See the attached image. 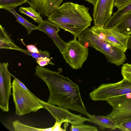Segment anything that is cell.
I'll use <instances>...</instances> for the list:
<instances>
[{"label": "cell", "mask_w": 131, "mask_h": 131, "mask_svg": "<svg viewBox=\"0 0 131 131\" xmlns=\"http://www.w3.org/2000/svg\"><path fill=\"white\" fill-rule=\"evenodd\" d=\"M131 12V2L126 5L114 13L105 25L104 28L112 29L117 24L121 17L126 14Z\"/></svg>", "instance_id": "16"}, {"label": "cell", "mask_w": 131, "mask_h": 131, "mask_svg": "<svg viewBox=\"0 0 131 131\" xmlns=\"http://www.w3.org/2000/svg\"><path fill=\"white\" fill-rule=\"evenodd\" d=\"M8 62L0 63V107L4 112L9 111V100L11 94L12 74L9 71Z\"/></svg>", "instance_id": "10"}, {"label": "cell", "mask_w": 131, "mask_h": 131, "mask_svg": "<svg viewBox=\"0 0 131 131\" xmlns=\"http://www.w3.org/2000/svg\"><path fill=\"white\" fill-rule=\"evenodd\" d=\"M115 0H97L94 5V26L104 28L112 17Z\"/></svg>", "instance_id": "11"}, {"label": "cell", "mask_w": 131, "mask_h": 131, "mask_svg": "<svg viewBox=\"0 0 131 131\" xmlns=\"http://www.w3.org/2000/svg\"><path fill=\"white\" fill-rule=\"evenodd\" d=\"M39 100L43 108L47 109L58 123H70L71 125H79L83 124L85 122H89V118L73 114L68 108L56 106L39 99Z\"/></svg>", "instance_id": "8"}, {"label": "cell", "mask_w": 131, "mask_h": 131, "mask_svg": "<svg viewBox=\"0 0 131 131\" xmlns=\"http://www.w3.org/2000/svg\"><path fill=\"white\" fill-rule=\"evenodd\" d=\"M131 2V0H115L114 6L119 9Z\"/></svg>", "instance_id": "27"}, {"label": "cell", "mask_w": 131, "mask_h": 131, "mask_svg": "<svg viewBox=\"0 0 131 131\" xmlns=\"http://www.w3.org/2000/svg\"><path fill=\"white\" fill-rule=\"evenodd\" d=\"M37 63L40 66L43 67L50 64L54 65V64L50 60V58L47 57H41L35 60Z\"/></svg>", "instance_id": "26"}, {"label": "cell", "mask_w": 131, "mask_h": 131, "mask_svg": "<svg viewBox=\"0 0 131 131\" xmlns=\"http://www.w3.org/2000/svg\"><path fill=\"white\" fill-rule=\"evenodd\" d=\"M112 29L124 35H131V12L124 15Z\"/></svg>", "instance_id": "15"}, {"label": "cell", "mask_w": 131, "mask_h": 131, "mask_svg": "<svg viewBox=\"0 0 131 131\" xmlns=\"http://www.w3.org/2000/svg\"><path fill=\"white\" fill-rule=\"evenodd\" d=\"M19 12L31 18L35 22L39 24L42 20V18L40 13L38 12L32 7H20L19 9Z\"/></svg>", "instance_id": "19"}, {"label": "cell", "mask_w": 131, "mask_h": 131, "mask_svg": "<svg viewBox=\"0 0 131 131\" xmlns=\"http://www.w3.org/2000/svg\"><path fill=\"white\" fill-rule=\"evenodd\" d=\"M13 126L14 130L17 131H44L45 128H38L23 124L18 120L13 121Z\"/></svg>", "instance_id": "21"}, {"label": "cell", "mask_w": 131, "mask_h": 131, "mask_svg": "<svg viewBox=\"0 0 131 131\" xmlns=\"http://www.w3.org/2000/svg\"><path fill=\"white\" fill-rule=\"evenodd\" d=\"M12 95L15 105V114L22 116L31 112H35L44 108L37 97L21 81L13 76Z\"/></svg>", "instance_id": "4"}, {"label": "cell", "mask_w": 131, "mask_h": 131, "mask_svg": "<svg viewBox=\"0 0 131 131\" xmlns=\"http://www.w3.org/2000/svg\"><path fill=\"white\" fill-rule=\"evenodd\" d=\"M118 129L123 131H131V118L124 121L118 125Z\"/></svg>", "instance_id": "25"}, {"label": "cell", "mask_w": 131, "mask_h": 131, "mask_svg": "<svg viewBox=\"0 0 131 131\" xmlns=\"http://www.w3.org/2000/svg\"><path fill=\"white\" fill-rule=\"evenodd\" d=\"M74 37L67 43L65 49L61 54L66 62L73 69L81 68L87 59L88 49Z\"/></svg>", "instance_id": "6"}, {"label": "cell", "mask_w": 131, "mask_h": 131, "mask_svg": "<svg viewBox=\"0 0 131 131\" xmlns=\"http://www.w3.org/2000/svg\"><path fill=\"white\" fill-rule=\"evenodd\" d=\"M128 49L131 50V36L129 38L128 43Z\"/></svg>", "instance_id": "31"}, {"label": "cell", "mask_w": 131, "mask_h": 131, "mask_svg": "<svg viewBox=\"0 0 131 131\" xmlns=\"http://www.w3.org/2000/svg\"><path fill=\"white\" fill-rule=\"evenodd\" d=\"M0 49L19 51L21 48L16 45L5 28L0 24Z\"/></svg>", "instance_id": "17"}, {"label": "cell", "mask_w": 131, "mask_h": 131, "mask_svg": "<svg viewBox=\"0 0 131 131\" xmlns=\"http://www.w3.org/2000/svg\"><path fill=\"white\" fill-rule=\"evenodd\" d=\"M90 28L100 38L119 49L124 52L130 36L124 35L112 29H106L93 26Z\"/></svg>", "instance_id": "9"}, {"label": "cell", "mask_w": 131, "mask_h": 131, "mask_svg": "<svg viewBox=\"0 0 131 131\" xmlns=\"http://www.w3.org/2000/svg\"><path fill=\"white\" fill-rule=\"evenodd\" d=\"M63 0H28L27 3L43 17H49Z\"/></svg>", "instance_id": "13"}, {"label": "cell", "mask_w": 131, "mask_h": 131, "mask_svg": "<svg viewBox=\"0 0 131 131\" xmlns=\"http://www.w3.org/2000/svg\"><path fill=\"white\" fill-rule=\"evenodd\" d=\"M37 27V30L44 32L52 39L61 53L63 52L67 43L59 36L58 33L60 30L58 26L50 21L43 20Z\"/></svg>", "instance_id": "12"}, {"label": "cell", "mask_w": 131, "mask_h": 131, "mask_svg": "<svg viewBox=\"0 0 131 131\" xmlns=\"http://www.w3.org/2000/svg\"><path fill=\"white\" fill-rule=\"evenodd\" d=\"M85 1L89 3H91L93 5H95V4L96 3L97 0H84Z\"/></svg>", "instance_id": "30"}, {"label": "cell", "mask_w": 131, "mask_h": 131, "mask_svg": "<svg viewBox=\"0 0 131 131\" xmlns=\"http://www.w3.org/2000/svg\"><path fill=\"white\" fill-rule=\"evenodd\" d=\"M28 50L31 52L36 53H39V50L34 45H29L26 46Z\"/></svg>", "instance_id": "29"}, {"label": "cell", "mask_w": 131, "mask_h": 131, "mask_svg": "<svg viewBox=\"0 0 131 131\" xmlns=\"http://www.w3.org/2000/svg\"><path fill=\"white\" fill-rule=\"evenodd\" d=\"M106 101L113 108L107 115L118 125L131 118V93L110 98Z\"/></svg>", "instance_id": "7"}, {"label": "cell", "mask_w": 131, "mask_h": 131, "mask_svg": "<svg viewBox=\"0 0 131 131\" xmlns=\"http://www.w3.org/2000/svg\"><path fill=\"white\" fill-rule=\"evenodd\" d=\"M129 93H131V83L123 79L116 83L102 84L94 89L89 96L93 101H106L110 98Z\"/></svg>", "instance_id": "5"}, {"label": "cell", "mask_w": 131, "mask_h": 131, "mask_svg": "<svg viewBox=\"0 0 131 131\" xmlns=\"http://www.w3.org/2000/svg\"><path fill=\"white\" fill-rule=\"evenodd\" d=\"M71 131H97V128L95 126L84 124L79 125H71L70 128Z\"/></svg>", "instance_id": "22"}, {"label": "cell", "mask_w": 131, "mask_h": 131, "mask_svg": "<svg viewBox=\"0 0 131 131\" xmlns=\"http://www.w3.org/2000/svg\"><path fill=\"white\" fill-rule=\"evenodd\" d=\"M121 73L124 79L131 83V64L128 63L123 64Z\"/></svg>", "instance_id": "24"}, {"label": "cell", "mask_w": 131, "mask_h": 131, "mask_svg": "<svg viewBox=\"0 0 131 131\" xmlns=\"http://www.w3.org/2000/svg\"><path fill=\"white\" fill-rule=\"evenodd\" d=\"M39 50V53L32 52L28 50L24 49L21 48L19 49V51L22 52L33 57L35 58V60L41 57H47L50 58V54L48 51H42L41 50Z\"/></svg>", "instance_id": "23"}, {"label": "cell", "mask_w": 131, "mask_h": 131, "mask_svg": "<svg viewBox=\"0 0 131 131\" xmlns=\"http://www.w3.org/2000/svg\"><path fill=\"white\" fill-rule=\"evenodd\" d=\"M28 0H0V8L8 9L15 8L27 3Z\"/></svg>", "instance_id": "20"}, {"label": "cell", "mask_w": 131, "mask_h": 131, "mask_svg": "<svg viewBox=\"0 0 131 131\" xmlns=\"http://www.w3.org/2000/svg\"><path fill=\"white\" fill-rule=\"evenodd\" d=\"M35 74L44 81L49 91L47 102L69 109L88 116L80 94L79 86L59 72L38 65Z\"/></svg>", "instance_id": "1"}, {"label": "cell", "mask_w": 131, "mask_h": 131, "mask_svg": "<svg viewBox=\"0 0 131 131\" xmlns=\"http://www.w3.org/2000/svg\"><path fill=\"white\" fill-rule=\"evenodd\" d=\"M89 122L98 125L101 130L108 128L111 130L118 129L119 125L110 117L107 116L92 115L89 114Z\"/></svg>", "instance_id": "14"}, {"label": "cell", "mask_w": 131, "mask_h": 131, "mask_svg": "<svg viewBox=\"0 0 131 131\" xmlns=\"http://www.w3.org/2000/svg\"><path fill=\"white\" fill-rule=\"evenodd\" d=\"M89 10L83 5L63 3L47 19L77 38L91 25L93 19Z\"/></svg>", "instance_id": "2"}, {"label": "cell", "mask_w": 131, "mask_h": 131, "mask_svg": "<svg viewBox=\"0 0 131 131\" xmlns=\"http://www.w3.org/2000/svg\"><path fill=\"white\" fill-rule=\"evenodd\" d=\"M62 124L56 121L54 126L52 127V131H64L66 130L61 127Z\"/></svg>", "instance_id": "28"}, {"label": "cell", "mask_w": 131, "mask_h": 131, "mask_svg": "<svg viewBox=\"0 0 131 131\" xmlns=\"http://www.w3.org/2000/svg\"><path fill=\"white\" fill-rule=\"evenodd\" d=\"M13 14L17 19V21L23 26L26 29L28 34H30L33 30L37 29V26L30 23L21 16L18 14L15 8L12 7L6 9Z\"/></svg>", "instance_id": "18"}, {"label": "cell", "mask_w": 131, "mask_h": 131, "mask_svg": "<svg viewBox=\"0 0 131 131\" xmlns=\"http://www.w3.org/2000/svg\"><path fill=\"white\" fill-rule=\"evenodd\" d=\"M78 41L86 48L91 47L103 54L107 61L117 66L123 65L126 59L125 52L101 39L89 27L78 37Z\"/></svg>", "instance_id": "3"}]
</instances>
